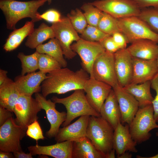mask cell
Masks as SVG:
<instances>
[{
	"label": "cell",
	"instance_id": "cell-51",
	"mask_svg": "<svg viewBox=\"0 0 158 158\" xmlns=\"http://www.w3.org/2000/svg\"><path fill=\"white\" fill-rule=\"evenodd\" d=\"M157 66H158V54L157 58Z\"/></svg>",
	"mask_w": 158,
	"mask_h": 158
},
{
	"label": "cell",
	"instance_id": "cell-46",
	"mask_svg": "<svg viewBox=\"0 0 158 158\" xmlns=\"http://www.w3.org/2000/svg\"><path fill=\"white\" fill-rule=\"evenodd\" d=\"M12 152H6L0 151V158H12L14 157L13 154Z\"/></svg>",
	"mask_w": 158,
	"mask_h": 158
},
{
	"label": "cell",
	"instance_id": "cell-19",
	"mask_svg": "<svg viewBox=\"0 0 158 158\" xmlns=\"http://www.w3.org/2000/svg\"><path fill=\"white\" fill-rule=\"evenodd\" d=\"M47 78V74L40 71L16 77L14 82L20 94L32 96L41 90V84Z\"/></svg>",
	"mask_w": 158,
	"mask_h": 158
},
{
	"label": "cell",
	"instance_id": "cell-50",
	"mask_svg": "<svg viewBox=\"0 0 158 158\" xmlns=\"http://www.w3.org/2000/svg\"><path fill=\"white\" fill-rule=\"evenodd\" d=\"M52 0H47V1L49 4H51Z\"/></svg>",
	"mask_w": 158,
	"mask_h": 158
},
{
	"label": "cell",
	"instance_id": "cell-13",
	"mask_svg": "<svg viewBox=\"0 0 158 158\" xmlns=\"http://www.w3.org/2000/svg\"><path fill=\"white\" fill-rule=\"evenodd\" d=\"M35 97L42 109L45 111L47 119L50 124V129L46 132L45 136L49 138H55L60 126L66 119L67 113L64 111H58L56 108V103L50 99H47L42 94L35 93Z\"/></svg>",
	"mask_w": 158,
	"mask_h": 158
},
{
	"label": "cell",
	"instance_id": "cell-9",
	"mask_svg": "<svg viewBox=\"0 0 158 158\" xmlns=\"http://www.w3.org/2000/svg\"><path fill=\"white\" fill-rule=\"evenodd\" d=\"M55 35V38L59 41L63 54L68 59L73 58L77 54L71 49V44L77 41L81 38L73 27L69 18H62L61 20L52 23L51 26Z\"/></svg>",
	"mask_w": 158,
	"mask_h": 158
},
{
	"label": "cell",
	"instance_id": "cell-37",
	"mask_svg": "<svg viewBox=\"0 0 158 158\" xmlns=\"http://www.w3.org/2000/svg\"><path fill=\"white\" fill-rule=\"evenodd\" d=\"M26 134L28 136L35 140L37 143L38 140H44L45 138L41 127L37 120L35 121L28 126Z\"/></svg>",
	"mask_w": 158,
	"mask_h": 158
},
{
	"label": "cell",
	"instance_id": "cell-26",
	"mask_svg": "<svg viewBox=\"0 0 158 158\" xmlns=\"http://www.w3.org/2000/svg\"><path fill=\"white\" fill-rule=\"evenodd\" d=\"M151 86L149 81L140 84L130 83L123 87L135 97L141 107L152 104L154 98L151 92Z\"/></svg>",
	"mask_w": 158,
	"mask_h": 158
},
{
	"label": "cell",
	"instance_id": "cell-15",
	"mask_svg": "<svg viewBox=\"0 0 158 158\" xmlns=\"http://www.w3.org/2000/svg\"><path fill=\"white\" fill-rule=\"evenodd\" d=\"M116 95L121 114L122 123L129 125L139 108V103L135 97L118 83L112 87Z\"/></svg>",
	"mask_w": 158,
	"mask_h": 158
},
{
	"label": "cell",
	"instance_id": "cell-17",
	"mask_svg": "<svg viewBox=\"0 0 158 158\" xmlns=\"http://www.w3.org/2000/svg\"><path fill=\"white\" fill-rule=\"evenodd\" d=\"M137 144L130 134L129 125L126 123L124 125L119 122L114 130L113 139V149L117 157L127 151L137 152Z\"/></svg>",
	"mask_w": 158,
	"mask_h": 158
},
{
	"label": "cell",
	"instance_id": "cell-33",
	"mask_svg": "<svg viewBox=\"0 0 158 158\" xmlns=\"http://www.w3.org/2000/svg\"><path fill=\"white\" fill-rule=\"evenodd\" d=\"M67 17L75 30L80 34L88 25L83 13L78 8L72 10Z\"/></svg>",
	"mask_w": 158,
	"mask_h": 158
},
{
	"label": "cell",
	"instance_id": "cell-3",
	"mask_svg": "<svg viewBox=\"0 0 158 158\" xmlns=\"http://www.w3.org/2000/svg\"><path fill=\"white\" fill-rule=\"evenodd\" d=\"M114 129L102 116H90L86 136L96 148L106 158L113 149Z\"/></svg>",
	"mask_w": 158,
	"mask_h": 158
},
{
	"label": "cell",
	"instance_id": "cell-41",
	"mask_svg": "<svg viewBox=\"0 0 158 158\" xmlns=\"http://www.w3.org/2000/svg\"><path fill=\"white\" fill-rule=\"evenodd\" d=\"M111 36L115 43L120 49L126 48L127 40L124 35L121 32H116L113 33Z\"/></svg>",
	"mask_w": 158,
	"mask_h": 158
},
{
	"label": "cell",
	"instance_id": "cell-22",
	"mask_svg": "<svg viewBox=\"0 0 158 158\" xmlns=\"http://www.w3.org/2000/svg\"><path fill=\"white\" fill-rule=\"evenodd\" d=\"M126 48L133 57L146 60L157 59L158 44L151 40H137L132 42Z\"/></svg>",
	"mask_w": 158,
	"mask_h": 158
},
{
	"label": "cell",
	"instance_id": "cell-32",
	"mask_svg": "<svg viewBox=\"0 0 158 158\" xmlns=\"http://www.w3.org/2000/svg\"><path fill=\"white\" fill-rule=\"evenodd\" d=\"M138 17L154 31L158 33V7L144 8L141 10Z\"/></svg>",
	"mask_w": 158,
	"mask_h": 158
},
{
	"label": "cell",
	"instance_id": "cell-28",
	"mask_svg": "<svg viewBox=\"0 0 158 158\" xmlns=\"http://www.w3.org/2000/svg\"><path fill=\"white\" fill-rule=\"evenodd\" d=\"M54 38L55 34L51 26L43 23L28 36L25 45L30 49H36L47 40Z\"/></svg>",
	"mask_w": 158,
	"mask_h": 158
},
{
	"label": "cell",
	"instance_id": "cell-47",
	"mask_svg": "<svg viewBox=\"0 0 158 158\" xmlns=\"http://www.w3.org/2000/svg\"><path fill=\"white\" fill-rule=\"evenodd\" d=\"M117 157L118 158H131L132 157V154L130 153L129 152L127 151Z\"/></svg>",
	"mask_w": 158,
	"mask_h": 158
},
{
	"label": "cell",
	"instance_id": "cell-42",
	"mask_svg": "<svg viewBox=\"0 0 158 158\" xmlns=\"http://www.w3.org/2000/svg\"><path fill=\"white\" fill-rule=\"evenodd\" d=\"M140 8L158 7V0H130Z\"/></svg>",
	"mask_w": 158,
	"mask_h": 158
},
{
	"label": "cell",
	"instance_id": "cell-36",
	"mask_svg": "<svg viewBox=\"0 0 158 158\" xmlns=\"http://www.w3.org/2000/svg\"><path fill=\"white\" fill-rule=\"evenodd\" d=\"M109 35L97 27L88 25L81 34L80 38L87 41L100 42Z\"/></svg>",
	"mask_w": 158,
	"mask_h": 158
},
{
	"label": "cell",
	"instance_id": "cell-12",
	"mask_svg": "<svg viewBox=\"0 0 158 158\" xmlns=\"http://www.w3.org/2000/svg\"><path fill=\"white\" fill-rule=\"evenodd\" d=\"M72 50L80 56L82 68L92 77V68L94 62L97 56L105 51L99 42H91L81 38L72 44Z\"/></svg>",
	"mask_w": 158,
	"mask_h": 158
},
{
	"label": "cell",
	"instance_id": "cell-45",
	"mask_svg": "<svg viewBox=\"0 0 158 158\" xmlns=\"http://www.w3.org/2000/svg\"><path fill=\"white\" fill-rule=\"evenodd\" d=\"M8 72L4 70H0V85H2L8 78L7 76Z\"/></svg>",
	"mask_w": 158,
	"mask_h": 158
},
{
	"label": "cell",
	"instance_id": "cell-21",
	"mask_svg": "<svg viewBox=\"0 0 158 158\" xmlns=\"http://www.w3.org/2000/svg\"><path fill=\"white\" fill-rule=\"evenodd\" d=\"M82 116L71 124L59 128L55 140L57 142L66 141H73L86 136V132L90 117Z\"/></svg>",
	"mask_w": 158,
	"mask_h": 158
},
{
	"label": "cell",
	"instance_id": "cell-31",
	"mask_svg": "<svg viewBox=\"0 0 158 158\" xmlns=\"http://www.w3.org/2000/svg\"><path fill=\"white\" fill-rule=\"evenodd\" d=\"M97 27L102 32L110 35L116 32H121L118 19L103 11Z\"/></svg>",
	"mask_w": 158,
	"mask_h": 158
},
{
	"label": "cell",
	"instance_id": "cell-27",
	"mask_svg": "<svg viewBox=\"0 0 158 158\" xmlns=\"http://www.w3.org/2000/svg\"><path fill=\"white\" fill-rule=\"evenodd\" d=\"M34 22L32 20L26 22L21 28L13 30L10 33L3 46V49L9 52L16 49L25 38L34 30Z\"/></svg>",
	"mask_w": 158,
	"mask_h": 158
},
{
	"label": "cell",
	"instance_id": "cell-40",
	"mask_svg": "<svg viewBox=\"0 0 158 158\" xmlns=\"http://www.w3.org/2000/svg\"><path fill=\"white\" fill-rule=\"evenodd\" d=\"M99 42L106 51L111 53H114L120 49L111 35L107 36Z\"/></svg>",
	"mask_w": 158,
	"mask_h": 158
},
{
	"label": "cell",
	"instance_id": "cell-30",
	"mask_svg": "<svg viewBox=\"0 0 158 158\" xmlns=\"http://www.w3.org/2000/svg\"><path fill=\"white\" fill-rule=\"evenodd\" d=\"M40 53L36 51L32 54L26 55L20 52L17 55L21 63V75H24L35 72L38 68V59Z\"/></svg>",
	"mask_w": 158,
	"mask_h": 158
},
{
	"label": "cell",
	"instance_id": "cell-43",
	"mask_svg": "<svg viewBox=\"0 0 158 158\" xmlns=\"http://www.w3.org/2000/svg\"><path fill=\"white\" fill-rule=\"evenodd\" d=\"M13 112L0 106V126L13 117Z\"/></svg>",
	"mask_w": 158,
	"mask_h": 158
},
{
	"label": "cell",
	"instance_id": "cell-5",
	"mask_svg": "<svg viewBox=\"0 0 158 158\" xmlns=\"http://www.w3.org/2000/svg\"><path fill=\"white\" fill-rule=\"evenodd\" d=\"M129 126L132 138L137 144L148 140L151 136L150 131L158 128L152 104L139 107Z\"/></svg>",
	"mask_w": 158,
	"mask_h": 158
},
{
	"label": "cell",
	"instance_id": "cell-10",
	"mask_svg": "<svg viewBox=\"0 0 158 158\" xmlns=\"http://www.w3.org/2000/svg\"><path fill=\"white\" fill-rule=\"evenodd\" d=\"M92 78L105 83L112 87L118 83L115 69L114 53L105 50L97 56L93 65Z\"/></svg>",
	"mask_w": 158,
	"mask_h": 158
},
{
	"label": "cell",
	"instance_id": "cell-29",
	"mask_svg": "<svg viewBox=\"0 0 158 158\" xmlns=\"http://www.w3.org/2000/svg\"><path fill=\"white\" fill-rule=\"evenodd\" d=\"M36 51L40 53L47 54L56 59L62 67H66L67 62L63 57V51L58 40L55 38L51 39L47 43L39 45Z\"/></svg>",
	"mask_w": 158,
	"mask_h": 158
},
{
	"label": "cell",
	"instance_id": "cell-34",
	"mask_svg": "<svg viewBox=\"0 0 158 158\" xmlns=\"http://www.w3.org/2000/svg\"><path fill=\"white\" fill-rule=\"evenodd\" d=\"M62 67L60 63L51 56L46 54L40 53L38 59L39 71L47 74Z\"/></svg>",
	"mask_w": 158,
	"mask_h": 158
},
{
	"label": "cell",
	"instance_id": "cell-6",
	"mask_svg": "<svg viewBox=\"0 0 158 158\" xmlns=\"http://www.w3.org/2000/svg\"><path fill=\"white\" fill-rule=\"evenodd\" d=\"M121 31L128 42L148 39L158 43V33L152 30L144 21L137 16L118 19Z\"/></svg>",
	"mask_w": 158,
	"mask_h": 158
},
{
	"label": "cell",
	"instance_id": "cell-4",
	"mask_svg": "<svg viewBox=\"0 0 158 158\" xmlns=\"http://www.w3.org/2000/svg\"><path fill=\"white\" fill-rule=\"evenodd\" d=\"M83 89H78L70 96L63 98L53 97L52 100L56 103L61 104L66 107V118L62 124L63 127L68 126L75 118L82 116H101L91 106L87 101Z\"/></svg>",
	"mask_w": 158,
	"mask_h": 158
},
{
	"label": "cell",
	"instance_id": "cell-44",
	"mask_svg": "<svg viewBox=\"0 0 158 158\" xmlns=\"http://www.w3.org/2000/svg\"><path fill=\"white\" fill-rule=\"evenodd\" d=\"M14 157L16 158H32V155L30 153H25L22 151L13 153Z\"/></svg>",
	"mask_w": 158,
	"mask_h": 158
},
{
	"label": "cell",
	"instance_id": "cell-7",
	"mask_svg": "<svg viewBox=\"0 0 158 158\" xmlns=\"http://www.w3.org/2000/svg\"><path fill=\"white\" fill-rule=\"evenodd\" d=\"M26 131L17 124L12 117L0 127V151L12 153L22 151L20 140Z\"/></svg>",
	"mask_w": 158,
	"mask_h": 158
},
{
	"label": "cell",
	"instance_id": "cell-2",
	"mask_svg": "<svg viewBox=\"0 0 158 158\" xmlns=\"http://www.w3.org/2000/svg\"><path fill=\"white\" fill-rule=\"evenodd\" d=\"M47 1V0L27 1L0 0V8L5 17L7 29H15L17 22L24 18H30L34 23L42 20L37 10Z\"/></svg>",
	"mask_w": 158,
	"mask_h": 158
},
{
	"label": "cell",
	"instance_id": "cell-11",
	"mask_svg": "<svg viewBox=\"0 0 158 158\" xmlns=\"http://www.w3.org/2000/svg\"><path fill=\"white\" fill-rule=\"evenodd\" d=\"M91 3L117 19L138 16L141 11L140 8L130 0H97Z\"/></svg>",
	"mask_w": 158,
	"mask_h": 158
},
{
	"label": "cell",
	"instance_id": "cell-14",
	"mask_svg": "<svg viewBox=\"0 0 158 158\" xmlns=\"http://www.w3.org/2000/svg\"><path fill=\"white\" fill-rule=\"evenodd\" d=\"M112 89V87L109 85L90 77L86 82L83 88L88 102L99 113L102 105Z\"/></svg>",
	"mask_w": 158,
	"mask_h": 158
},
{
	"label": "cell",
	"instance_id": "cell-49",
	"mask_svg": "<svg viewBox=\"0 0 158 158\" xmlns=\"http://www.w3.org/2000/svg\"><path fill=\"white\" fill-rule=\"evenodd\" d=\"M136 157L138 158H158V153L154 156L150 157H143L138 155L136 156Z\"/></svg>",
	"mask_w": 158,
	"mask_h": 158
},
{
	"label": "cell",
	"instance_id": "cell-25",
	"mask_svg": "<svg viewBox=\"0 0 158 158\" xmlns=\"http://www.w3.org/2000/svg\"><path fill=\"white\" fill-rule=\"evenodd\" d=\"M20 95L14 81L8 78L0 85V106L13 112Z\"/></svg>",
	"mask_w": 158,
	"mask_h": 158
},
{
	"label": "cell",
	"instance_id": "cell-20",
	"mask_svg": "<svg viewBox=\"0 0 158 158\" xmlns=\"http://www.w3.org/2000/svg\"><path fill=\"white\" fill-rule=\"evenodd\" d=\"M73 141L57 142L51 145L42 146L37 144L28 147L32 155H43L55 158H72Z\"/></svg>",
	"mask_w": 158,
	"mask_h": 158
},
{
	"label": "cell",
	"instance_id": "cell-18",
	"mask_svg": "<svg viewBox=\"0 0 158 158\" xmlns=\"http://www.w3.org/2000/svg\"><path fill=\"white\" fill-rule=\"evenodd\" d=\"M158 73L157 60L133 57V73L130 83L140 84L151 81Z\"/></svg>",
	"mask_w": 158,
	"mask_h": 158
},
{
	"label": "cell",
	"instance_id": "cell-16",
	"mask_svg": "<svg viewBox=\"0 0 158 158\" xmlns=\"http://www.w3.org/2000/svg\"><path fill=\"white\" fill-rule=\"evenodd\" d=\"M115 73L118 84L124 87L131 83L133 73V57L127 48L114 53Z\"/></svg>",
	"mask_w": 158,
	"mask_h": 158
},
{
	"label": "cell",
	"instance_id": "cell-1",
	"mask_svg": "<svg viewBox=\"0 0 158 158\" xmlns=\"http://www.w3.org/2000/svg\"><path fill=\"white\" fill-rule=\"evenodd\" d=\"M89 75L82 68L75 71L66 67L56 69L47 74L41 85L42 94L46 97L52 93L61 94L83 90Z\"/></svg>",
	"mask_w": 158,
	"mask_h": 158
},
{
	"label": "cell",
	"instance_id": "cell-35",
	"mask_svg": "<svg viewBox=\"0 0 158 158\" xmlns=\"http://www.w3.org/2000/svg\"><path fill=\"white\" fill-rule=\"evenodd\" d=\"M81 9L84 11L83 13L88 25L97 27L102 11L91 3L83 4Z\"/></svg>",
	"mask_w": 158,
	"mask_h": 158
},
{
	"label": "cell",
	"instance_id": "cell-39",
	"mask_svg": "<svg viewBox=\"0 0 158 158\" xmlns=\"http://www.w3.org/2000/svg\"><path fill=\"white\" fill-rule=\"evenodd\" d=\"M42 19L52 23L60 21L62 18L60 12L54 9H50L46 11L42 14L40 15Z\"/></svg>",
	"mask_w": 158,
	"mask_h": 158
},
{
	"label": "cell",
	"instance_id": "cell-52",
	"mask_svg": "<svg viewBox=\"0 0 158 158\" xmlns=\"http://www.w3.org/2000/svg\"><path fill=\"white\" fill-rule=\"evenodd\" d=\"M156 135L158 137V130L156 133Z\"/></svg>",
	"mask_w": 158,
	"mask_h": 158
},
{
	"label": "cell",
	"instance_id": "cell-8",
	"mask_svg": "<svg viewBox=\"0 0 158 158\" xmlns=\"http://www.w3.org/2000/svg\"><path fill=\"white\" fill-rule=\"evenodd\" d=\"M42 109L39 103L32 96L20 94L13 108L16 123L26 131L28 126L37 120L38 113Z\"/></svg>",
	"mask_w": 158,
	"mask_h": 158
},
{
	"label": "cell",
	"instance_id": "cell-23",
	"mask_svg": "<svg viewBox=\"0 0 158 158\" xmlns=\"http://www.w3.org/2000/svg\"><path fill=\"white\" fill-rule=\"evenodd\" d=\"M99 113L101 116L111 126L114 130L118 123L121 122V114L116 95L113 89L102 105Z\"/></svg>",
	"mask_w": 158,
	"mask_h": 158
},
{
	"label": "cell",
	"instance_id": "cell-38",
	"mask_svg": "<svg viewBox=\"0 0 158 158\" xmlns=\"http://www.w3.org/2000/svg\"><path fill=\"white\" fill-rule=\"evenodd\" d=\"M151 87L156 92V96L152 102L154 110V117L157 123H158V73L150 81Z\"/></svg>",
	"mask_w": 158,
	"mask_h": 158
},
{
	"label": "cell",
	"instance_id": "cell-48",
	"mask_svg": "<svg viewBox=\"0 0 158 158\" xmlns=\"http://www.w3.org/2000/svg\"><path fill=\"white\" fill-rule=\"evenodd\" d=\"M115 150L113 149L107 155L106 158H114L115 157Z\"/></svg>",
	"mask_w": 158,
	"mask_h": 158
},
{
	"label": "cell",
	"instance_id": "cell-24",
	"mask_svg": "<svg viewBox=\"0 0 158 158\" xmlns=\"http://www.w3.org/2000/svg\"><path fill=\"white\" fill-rule=\"evenodd\" d=\"M72 158H105L86 136L73 141Z\"/></svg>",
	"mask_w": 158,
	"mask_h": 158
}]
</instances>
